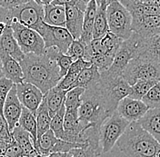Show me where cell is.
<instances>
[{
    "label": "cell",
    "instance_id": "obj_25",
    "mask_svg": "<svg viewBox=\"0 0 160 157\" xmlns=\"http://www.w3.org/2000/svg\"><path fill=\"white\" fill-rule=\"evenodd\" d=\"M36 121H37V141H38L47 131L50 129L51 116L49 115L47 103L44 97L36 113Z\"/></svg>",
    "mask_w": 160,
    "mask_h": 157
},
{
    "label": "cell",
    "instance_id": "obj_32",
    "mask_svg": "<svg viewBox=\"0 0 160 157\" xmlns=\"http://www.w3.org/2000/svg\"><path fill=\"white\" fill-rule=\"evenodd\" d=\"M141 101L149 108H160V81L157 82Z\"/></svg>",
    "mask_w": 160,
    "mask_h": 157
},
{
    "label": "cell",
    "instance_id": "obj_45",
    "mask_svg": "<svg viewBox=\"0 0 160 157\" xmlns=\"http://www.w3.org/2000/svg\"><path fill=\"white\" fill-rule=\"evenodd\" d=\"M9 24L5 21V20H0V37L3 35V33L5 32V30L7 28V27L8 26Z\"/></svg>",
    "mask_w": 160,
    "mask_h": 157
},
{
    "label": "cell",
    "instance_id": "obj_14",
    "mask_svg": "<svg viewBox=\"0 0 160 157\" xmlns=\"http://www.w3.org/2000/svg\"><path fill=\"white\" fill-rule=\"evenodd\" d=\"M22 108L23 106L17 96L16 85L14 84L8 94V96L3 107V115L8 123L10 133L18 123V120L22 113Z\"/></svg>",
    "mask_w": 160,
    "mask_h": 157
},
{
    "label": "cell",
    "instance_id": "obj_20",
    "mask_svg": "<svg viewBox=\"0 0 160 157\" xmlns=\"http://www.w3.org/2000/svg\"><path fill=\"white\" fill-rule=\"evenodd\" d=\"M43 8L44 23L53 27H66V7L64 6L49 4L43 6Z\"/></svg>",
    "mask_w": 160,
    "mask_h": 157
},
{
    "label": "cell",
    "instance_id": "obj_18",
    "mask_svg": "<svg viewBox=\"0 0 160 157\" xmlns=\"http://www.w3.org/2000/svg\"><path fill=\"white\" fill-rule=\"evenodd\" d=\"M138 123L160 144V108L148 109Z\"/></svg>",
    "mask_w": 160,
    "mask_h": 157
},
{
    "label": "cell",
    "instance_id": "obj_8",
    "mask_svg": "<svg viewBox=\"0 0 160 157\" xmlns=\"http://www.w3.org/2000/svg\"><path fill=\"white\" fill-rule=\"evenodd\" d=\"M10 27L13 30L14 37L25 55L29 53L38 56L45 54L46 48L44 41L37 31L27 27L14 20L10 22Z\"/></svg>",
    "mask_w": 160,
    "mask_h": 157
},
{
    "label": "cell",
    "instance_id": "obj_34",
    "mask_svg": "<svg viewBox=\"0 0 160 157\" xmlns=\"http://www.w3.org/2000/svg\"><path fill=\"white\" fill-rule=\"evenodd\" d=\"M85 89L81 87H75L67 91L66 100H65V107L66 108H78L81 105V96L85 93Z\"/></svg>",
    "mask_w": 160,
    "mask_h": 157
},
{
    "label": "cell",
    "instance_id": "obj_47",
    "mask_svg": "<svg viewBox=\"0 0 160 157\" xmlns=\"http://www.w3.org/2000/svg\"><path fill=\"white\" fill-rule=\"evenodd\" d=\"M89 1H90V0H82V2H83V3H84L85 5H87V4H88V3ZM102 1H103V0H96V2H97V5H98V6H99Z\"/></svg>",
    "mask_w": 160,
    "mask_h": 157
},
{
    "label": "cell",
    "instance_id": "obj_36",
    "mask_svg": "<svg viewBox=\"0 0 160 157\" xmlns=\"http://www.w3.org/2000/svg\"><path fill=\"white\" fill-rule=\"evenodd\" d=\"M71 157H98L99 156L100 152L94 148L89 144H87L85 146L78 148H74L70 150Z\"/></svg>",
    "mask_w": 160,
    "mask_h": 157
},
{
    "label": "cell",
    "instance_id": "obj_33",
    "mask_svg": "<svg viewBox=\"0 0 160 157\" xmlns=\"http://www.w3.org/2000/svg\"><path fill=\"white\" fill-rule=\"evenodd\" d=\"M65 112H66V107L65 105H63L58 110V112L51 118V122H50V129L53 131L55 136L58 139H61L64 134L63 123H64Z\"/></svg>",
    "mask_w": 160,
    "mask_h": 157
},
{
    "label": "cell",
    "instance_id": "obj_3",
    "mask_svg": "<svg viewBox=\"0 0 160 157\" xmlns=\"http://www.w3.org/2000/svg\"><path fill=\"white\" fill-rule=\"evenodd\" d=\"M96 88L105 108L112 115L120 101L129 96L131 86L122 76H114L105 71L100 73V79Z\"/></svg>",
    "mask_w": 160,
    "mask_h": 157
},
{
    "label": "cell",
    "instance_id": "obj_15",
    "mask_svg": "<svg viewBox=\"0 0 160 157\" xmlns=\"http://www.w3.org/2000/svg\"><path fill=\"white\" fill-rule=\"evenodd\" d=\"M0 60L2 64L3 76L11 80L15 85L24 82V74L19 62L7 53L0 50Z\"/></svg>",
    "mask_w": 160,
    "mask_h": 157
},
{
    "label": "cell",
    "instance_id": "obj_50",
    "mask_svg": "<svg viewBox=\"0 0 160 157\" xmlns=\"http://www.w3.org/2000/svg\"><path fill=\"white\" fill-rule=\"evenodd\" d=\"M36 3H38V4H39V5H41V2H40V0H34Z\"/></svg>",
    "mask_w": 160,
    "mask_h": 157
},
{
    "label": "cell",
    "instance_id": "obj_27",
    "mask_svg": "<svg viewBox=\"0 0 160 157\" xmlns=\"http://www.w3.org/2000/svg\"><path fill=\"white\" fill-rule=\"evenodd\" d=\"M18 125L27 131L31 136L34 148L37 145V121L36 115L32 114L28 109L23 107L22 113L18 120Z\"/></svg>",
    "mask_w": 160,
    "mask_h": 157
},
{
    "label": "cell",
    "instance_id": "obj_48",
    "mask_svg": "<svg viewBox=\"0 0 160 157\" xmlns=\"http://www.w3.org/2000/svg\"><path fill=\"white\" fill-rule=\"evenodd\" d=\"M3 71H2V64H1V60H0V78L3 77Z\"/></svg>",
    "mask_w": 160,
    "mask_h": 157
},
{
    "label": "cell",
    "instance_id": "obj_5",
    "mask_svg": "<svg viewBox=\"0 0 160 157\" xmlns=\"http://www.w3.org/2000/svg\"><path fill=\"white\" fill-rule=\"evenodd\" d=\"M128 125L129 122L121 117L117 111L102 123L99 128V146L102 154L112 150Z\"/></svg>",
    "mask_w": 160,
    "mask_h": 157
},
{
    "label": "cell",
    "instance_id": "obj_16",
    "mask_svg": "<svg viewBox=\"0 0 160 157\" xmlns=\"http://www.w3.org/2000/svg\"><path fill=\"white\" fill-rule=\"evenodd\" d=\"M66 7V28L74 39H78L82 32L84 11L78 7L67 6Z\"/></svg>",
    "mask_w": 160,
    "mask_h": 157
},
{
    "label": "cell",
    "instance_id": "obj_31",
    "mask_svg": "<svg viewBox=\"0 0 160 157\" xmlns=\"http://www.w3.org/2000/svg\"><path fill=\"white\" fill-rule=\"evenodd\" d=\"M157 82H158V81H156V80H139V81H138L133 86H131L128 97L132 99L141 100Z\"/></svg>",
    "mask_w": 160,
    "mask_h": 157
},
{
    "label": "cell",
    "instance_id": "obj_44",
    "mask_svg": "<svg viewBox=\"0 0 160 157\" xmlns=\"http://www.w3.org/2000/svg\"><path fill=\"white\" fill-rule=\"evenodd\" d=\"M47 157H71V154L69 152L63 153V152H58V153H53L50 154Z\"/></svg>",
    "mask_w": 160,
    "mask_h": 157
},
{
    "label": "cell",
    "instance_id": "obj_2",
    "mask_svg": "<svg viewBox=\"0 0 160 157\" xmlns=\"http://www.w3.org/2000/svg\"><path fill=\"white\" fill-rule=\"evenodd\" d=\"M128 157H155L160 152V144L140 126L131 122L116 144Z\"/></svg>",
    "mask_w": 160,
    "mask_h": 157
},
{
    "label": "cell",
    "instance_id": "obj_11",
    "mask_svg": "<svg viewBox=\"0 0 160 157\" xmlns=\"http://www.w3.org/2000/svg\"><path fill=\"white\" fill-rule=\"evenodd\" d=\"M132 32L144 38L160 34V16L132 14Z\"/></svg>",
    "mask_w": 160,
    "mask_h": 157
},
{
    "label": "cell",
    "instance_id": "obj_40",
    "mask_svg": "<svg viewBox=\"0 0 160 157\" xmlns=\"http://www.w3.org/2000/svg\"><path fill=\"white\" fill-rule=\"evenodd\" d=\"M52 5H58V6H74V7H78L80 9L85 11L87 5H85L82 0H54L52 3Z\"/></svg>",
    "mask_w": 160,
    "mask_h": 157
},
{
    "label": "cell",
    "instance_id": "obj_38",
    "mask_svg": "<svg viewBox=\"0 0 160 157\" xmlns=\"http://www.w3.org/2000/svg\"><path fill=\"white\" fill-rule=\"evenodd\" d=\"M4 155L6 157H21L24 155L19 145L15 141V139L12 136L9 142L8 143Z\"/></svg>",
    "mask_w": 160,
    "mask_h": 157
},
{
    "label": "cell",
    "instance_id": "obj_46",
    "mask_svg": "<svg viewBox=\"0 0 160 157\" xmlns=\"http://www.w3.org/2000/svg\"><path fill=\"white\" fill-rule=\"evenodd\" d=\"M53 1H54V0H40V2H41V5H43V6L49 5V4H51Z\"/></svg>",
    "mask_w": 160,
    "mask_h": 157
},
{
    "label": "cell",
    "instance_id": "obj_51",
    "mask_svg": "<svg viewBox=\"0 0 160 157\" xmlns=\"http://www.w3.org/2000/svg\"><path fill=\"white\" fill-rule=\"evenodd\" d=\"M0 157H6L5 155H0Z\"/></svg>",
    "mask_w": 160,
    "mask_h": 157
},
{
    "label": "cell",
    "instance_id": "obj_42",
    "mask_svg": "<svg viewBox=\"0 0 160 157\" xmlns=\"http://www.w3.org/2000/svg\"><path fill=\"white\" fill-rule=\"evenodd\" d=\"M118 1L120 2V4L124 6L129 12L133 11L138 6H139L141 4L140 0H118Z\"/></svg>",
    "mask_w": 160,
    "mask_h": 157
},
{
    "label": "cell",
    "instance_id": "obj_26",
    "mask_svg": "<svg viewBox=\"0 0 160 157\" xmlns=\"http://www.w3.org/2000/svg\"><path fill=\"white\" fill-rule=\"evenodd\" d=\"M45 53L49 56L50 58L56 61L58 68H59V75L61 78L67 74L68 70L71 66V64L74 62L73 58L68 56L67 54H64L56 47H51L45 50Z\"/></svg>",
    "mask_w": 160,
    "mask_h": 157
},
{
    "label": "cell",
    "instance_id": "obj_9",
    "mask_svg": "<svg viewBox=\"0 0 160 157\" xmlns=\"http://www.w3.org/2000/svg\"><path fill=\"white\" fill-rule=\"evenodd\" d=\"M8 16L10 22L12 20L17 21L38 32L43 23V5L36 3L34 0H29L23 5L8 10Z\"/></svg>",
    "mask_w": 160,
    "mask_h": 157
},
{
    "label": "cell",
    "instance_id": "obj_22",
    "mask_svg": "<svg viewBox=\"0 0 160 157\" xmlns=\"http://www.w3.org/2000/svg\"><path fill=\"white\" fill-rule=\"evenodd\" d=\"M90 66H91V63L88 62V61L84 60L83 58L75 60L71 64V66L68 70L67 74L60 79V81L57 86L61 89H63V90L68 91L70 86L73 85V83L76 81V79L78 76L80 72L84 68L88 67Z\"/></svg>",
    "mask_w": 160,
    "mask_h": 157
},
{
    "label": "cell",
    "instance_id": "obj_41",
    "mask_svg": "<svg viewBox=\"0 0 160 157\" xmlns=\"http://www.w3.org/2000/svg\"><path fill=\"white\" fill-rule=\"evenodd\" d=\"M29 0H0V7L5 9H12L20 5H23Z\"/></svg>",
    "mask_w": 160,
    "mask_h": 157
},
{
    "label": "cell",
    "instance_id": "obj_7",
    "mask_svg": "<svg viewBox=\"0 0 160 157\" xmlns=\"http://www.w3.org/2000/svg\"><path fill=\"white\" fill-rule=\"evenodd\" d=\"M108 29L121 39H128L132 34V16L119 1H114L107 7Z\"/></svg>",
    "mask_w": 160,
    "mask_h": 157
},
{
    "label": "cell",
    "instance_id": "obj_49",
    "mask_svg": "<svg viewBox=\"0 0 160 157\" xmlns=\"http://www.w3.org/2000/svg\"><path fill=\"white\" fill-rule=\"evenodd\" d=\"M105 1H106L107 6H108L110 3H112V2H114V1H118V0H105Z\"/></svg>",
    "mask_w": 160,
    "mask_h": 157
},
{
    "label": "cell",
    "instance_id": "obj_37",
    "mask_svg": "<svg viewBox=\"0 0 160 157\" xmlns=\"http://www.w3.org/2000/svg\"><path fill=\"white\" fill-rule=\"evenodd\" d=\"M14 83L9 79L6 78L5 76L0 78V115H2L3 117V107L5 105V101Z\"/></svg>",
    "mask_w": 160,
    "mask_h": 157
},
{
    "label": "cell",
    "instance_id": "obj_30",
    "mask_svg": "<svg viewBox=\"0 0 160 157\" xmlns=\"http://www.w3.org/2000/svg\"><path fill=\"white\" fill-rule=\"evenodd\" d=\"M123 41L124 40L121 39L118 36L114 35L110 31L105 34L102 37H100V42L106 50L107 55L111 56L113 57H115V55L120 47Z\"/></svg>",
    "mask_w": 160,
    "mask_h": 157
},
{
    "label": "cell",
    "instance_id": "obj_39",
    "mask_svg": "<svg viewBox=\"0 0 160 157\" xmlns=\"http://www.w3.org/2000/svg\"><path fill=\"white\" fill-rule=\"evenodd\" d=\"M0 139L7 143H8L11 139V134L8 129V123L2 115H0Z\"/></svg>",
    "mask_w": 160,
    "mask_h": 157
},
{
    "label": "cell",
    "instance_id": "obj_35",
    "mask_svg": "<svg viewBox=\"0 0 160 157\" xmlns=\"http://www.w3.org/2000/svg\"><path fill=\"white\" fill-rule=\"evenodd\" d=\"M113 60H114L113 56L103 54V55L93 56L90 59V63L91 65H94L98 67L99 73H102L109 68L113 63Z\"/></svg>",
    "mask_w": 160,
    "mask_h": 157
},
{
    "label": "cell",
    "instance_id": "obj_13",
    "mask_svg": "<svg viewBox=\"0 0 160 157\" xmlns=\"http://www.w3.org/2000/svg\"><path fill=\"white\" fill-rule=\"evenodd\" d=\"M149 108L141 100L132 99L127 96L123 98L117 106V112L121 117L128 122H138Z\"/></svg>",
    "mask_w": 160,
    "mask_h": 157
},
{
    "label": "cell",
    "instance_id": "obj_23",
    "mask_svg": "<svg viewBox=\"0 0 160 157\" xmlns=\"http://www.w3.org/2000/svg\"><path fill=\"white\" fill-rule=\"evenodd\" d=\"M66 95H67V91L61 89L58 86L49 89L44 95V98L46 100L47 106L51 118L58 112V110L63 105H65Z\"/></svg>",
    "mask_w": 160,
    "mask_h": 157
},
{
    "label": "cell",
    "instance_id": "obj_1",
    "mask_svg": "<svg viewBox=\"0 0 160 157\" xmlns=\"http://www.w3.org/2000/svg\"><path fill=\"white\" fill-rule=\"evenodd\" d=\"M19 64L24 74V82L34 85L44 95L56 86L61 79L56 61L46 53L39 56L33 53L26 54Z\"/></svg>",
    "mask_w": 160,
    "mask_h": 157
},
{
    "label": "cell",
    "instance_id": "obj_43",
    "mask_svg": "<svg viewBox=\"0 0 160 157\" xmlns=\"http://www.w3.org/2000/svg\"><path fill=\"white\" fill-rule=\"evenodd\" d=\"M0 20H5L10 25L9 16H8V10L5 9L0 7Z\"/></svg>",
    "mask_w": 160,
    "mask_h": 157
},
{
    "label": "cell",
    "instance_id": "obj_17",
    "mask_svg": "<svg viewBox=\"0 0 160 157\" xmlns=\"http://www.w3.org/2000/svg\"><path fill=\"white\" fill-rule=\"evenodd\" d=\"M137 57L160 63V34L148 38L142 37Z\"/></svg>",
    "mask_w": 160,
    "mask_h": 157
},
{
    "label": "cell",
    "instance_id": "obj_10",
    "mask_svg": "<svg viewBox=\"0 0 160 157\" xmlns=\"http://www.w3.org/2000/svg\"><path fill=\"white\" fill-rule=\"evenodd\" d=\"M38 33L44 41L46 49L51 47H56L64 54H67L70 44L74 40L66 27L49 26L44 23V21Z\"/></svg>",
    "mask_w": 160,
    "mask_h": 157
},
{
    "label": "cell",
    "instance_id": "obj_24",
    "mask_svg": "<svg viewBox=\"0 0 160 157\" xmlns=\"http://www.w3.org/2000/svg\"><path fill=\"white\" fill-rule=\"evenodd\" d=\"M107 7L105 0L98 6L93 26V38H100L109 31L107 19Z\"/></svg>",
    "mask_w": 160,
    "mask_h": 157
},
{
    "label": "cell",
    "instance_id": "obj_21",
    "mask_svg": "<svg viewBox=\"0 0 160 157\" xmlns=\"http://www.w3.org/2000/svg\"><path fill=\"white\" fill-rule=\"evenodd\" d=\"M100 79V73L98 67L94 65H91L88 67L84 68L79 73L78 76L76 81L69 87V89L75 87H81L85 90L91 88L95 86ZM68 89V90H69Z\"/></svg>",
    "mask_w": 160,
    "mask_h": 157
},
{
    "label": "cell",
    "instance_id": "obj_28",
    "mask_svg": "<svg viewBox=\"0 0 160 157\" xmlns=\"http://www.w3.org/2000/svg\"><path fill=\"white\" fill-rule=\"evenodd\" d=\"M67 55L71 56L73 60L83 58L86 61L90 62L92 57V53L90 50V44L87 45L83 41L78 39H74L70 44L69 47L67 51Z\"/></svg>",
    "mask_w": 160,
    "mask_h": 157
},
{
    "label": "cell",
    "instance_id": "obj_12",
    "mask_svg": "<svg viewBox=\"0 0 160 157\" xmlns=\"http://www.w3.org/2000/svg\"><path fill=\"white\" fill-rule=\"evenodd\" d=\"M17 96L22 106L28 109L32 114L36 115L38 108L40 105L44 94L34 85L22 82L16 85Z\"/></svg>",
    "mask_w": 160,
    "mask_h": 157
},
{
    "label": "cell",
    "instance_id": "obj_19",
    "mask_svg": "<svg viewBox=\"0 0 160 157\" xmlns=\"http://www.w3.org/2000/svg\"><path fill=\"white\" fill-rule=\"evenodd\" d=\"M0 50L7 53L18 62H20L25 56V54L21 51L17 40L14 37L13 30L10 25L7 27L5 32L0 37Z\"/></svg>",
    "mask_w": 160,
    "mask_h": 157
},
{
    "label": "cell",
    "instance_id": "obj_29",
    "mask_svg": "<svg viewBox=\"0 0 160 157\" xmlns=\"http://www.w3.org/2000/svg\"><path fill=\"white\" fill-rule=\"evenodd\" d=\"M10 134H11V136L19 145V146L23 151L24 155H28L30 152H32L35 149L30 135L21 126H19L18 124L15 126Z\"/></svg>",
    "mask_w": 160,
    "mask_h": 157
},
{
    "label": "cell",
    "instance_id": "obj_6",
    "mask_svg": "<svg viewBox=\"0 0 160 157\" xmlns=\"http://www.w3.org/2000/svg\"><path fill=\"white\" fill-rule=\"evenodd\" d=\"M122 76L130 86L139 80L160 81V63L135 57L130 60Z\"/></svg>",
    "mask_w": 160,
    "mask_h": 157
},
{
    "label": "cell",
    "instance_id": "obj_4",
    "mask_svg": "<svg viewBox=\"0 0 160 157\" xmlns=\"http://www.w3.org/2000/svg\"><path fill=\"white\" fill-rule=\"evenodd\" d=\"M81 105L78 107V120L87 128H100L102 123L111 115L100 98L96 86L88 89L81 96Z\"/></svg>",
    "mask_w": 160,
    "mask_h": 157
}]
</instances>
